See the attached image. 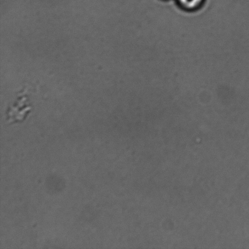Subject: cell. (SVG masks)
I'll return each mask as SVG.
<instances>
[{
    "mask_svg": "<svg viewBox=\"0 0 249 249\" xmlns=\"http://www.w3.org/2000/svg\"><path fill=\"white\" fill-rule=\"evenodd\" d=\"M31 109L30 106L27 104L26 98L21 97L16 104L7 111V123L11 124L23 122L28 116Z\"/></svg>",
    "mask_w": 249,
    "mask_h": 249,
    "instance_id": "cell-1",
    "label": "cell"
},
{
    "mask_svg": "<svg viewBox=\"0 0 249 249\" xmlns=\"http://www.w3.org/2000/svg\"><path fill=\"white\" fill-rule=\"evenodd\" d=\"M207 0H175L180 8L187 11H195L204 6Z\"/></svg>",
    "mask_w": 249,
    "mask_h": 249,
    "instance_id": "cell-2",
    "label": "cell"
},
{
    "mask_svg": "<svg viewBox=\"0 0 249 249\" xmlns=\"http://www.w3.org/2000/svg\"><path fill=\"white\" fill-rule=\"evenodd\" d=\"M163 1H170V0H162Z\"/></svg>",
    "mask_w": 249,
    "mask_h": 249,
    "instance_id": "cell-3",
    "label": "cell"
}]
</instances>
